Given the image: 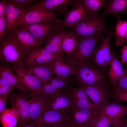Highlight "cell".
Segmentation results:
<instances>
[{"instance_id": "1", "label": "cell", "mask_w": 127, "mask_h": 127, "mask_svg": "<svg viewBox=\"0 0 127 127\" xmlns=\"http://www.w3.org/2000/svg\"><path fill=\"white\" fill-rule=\"evenodd\" d=\"M0 60L14 65L22 64L26 54L20 45L13 32L0 43Z\"/></svg>"}, {"instance_id": "2", "label": "cell", "mask_w": 127, "mask_h": 127, "mask_svg": "<svg viewBox=\"0 0 127 127\" xmlns=\"http://www.w3.org/2000/svg\"><path fill=\"white\" fill-rule=\"evenodd\" d=\"M105 17L98 14L89 16L82 20L73 28L80 39L102 34L109 31L105 23Z\"/></svg>"}, {"instance_id": "3", "label": "cell", "mask_w": 127, "mask_h": 127, "mask_svg": "<svg viewBox=\"0 0 127 127\" xmlns=\"http://www.w3.org/2000/svg\"><path fill=\"white\" fill-rule=\"evenodd\" d=\"M75 75L79 87L105 83L101 70L89 62L76 66Z\"/></svg>"}, {"instance_id": "4", "label": "cell", "mask_w": 127, "mask_h": 127, "mask_svg": "<svg viewBox=\"0 0 127 127\" xmlns=\"http://www.w3.org/2000/svg\"><path fill=\"white\" fill-rule=\"evenodd\" d=\"M103 37L102 34L80 39L77 48L69 57L76 66L89 62L99 41Z\"/></svg>"}, {"instance_id": "5", "label": "cell", "mask_w": 127, "mask_h": 127, "mask_svg": "<svg viewBox=\"0 0 127 127\" xmlns=\"http://www.w3.org/2000/svg\"><path fill=\"white\" fill-rule=\"evenodd\" d=\"M113 32L109 31L107 36L103 37L100 40L99 46L95 49L93 55L94 63L101 69H105L110 65L116 56V52L113 51L110 45L111 38Z\"/></svg>"}, {"instance_id": "6", "label": "cell", "mask_w": 127, "mask_h": 127, "mask_svg": "<svg viewBox=\"0 0 127 127\" xmlns=\"http://www.w3.org/2000/svg\"><path fill=\"white\" fill-rule=\"evenodd\" d=\"M70 87L64 91L62 90H58L49 96V108L66 113L75 107L74 96Z\"/></svg>"}, {"instance_id": "7", "label": "cell", "mask_w": 127, "mask_h": 127, "mask_svg": "<svg viewBox=\"0 0 127 127\" xmlns=\"http://www.w3.org/2000/svg\"><path fill=\"white\" fill-rule=\"evenodd\" d=\"M73 7L64 15L63 21L57 26V31L64 30L66 27L73 28L80 22L91 16L87 12L81 0H75L71 5Z\"/></svg>"}, {"instance_id": "8", "label": "cell", "mask_w": 127, "mask_h": 127, "mask_svg": "<svg viewBox=\"0 0 127 127\" xmlns=\"http://www.w3.org/2000/svg\"><path fill=\"white\" fill-rule=\"evenodd\" d=\"M9 96V103L16 112L18 118L17 127H20L28 121L30 99H28V96L18 92H12Z\"/></svg>"}, {"instance_id": "9", "label": "cell", "mask_w": 127, "mask_h": 127, "mask_svg": "<svg viewBox=\"0 0 127 127\" xmlns=\"http://www.w3.org/2000/svg\"><path fill=\"white\" fill-rule=\"evenodd\" d=\"M12 68L15 74L29 92V97L40 94L43 84L41 80L29 72L21 64L14 65Z\"/></svg>"}, {"instance_id": "10", "label": "cell", "mask_w": 127, "mask_h": 127, "mask_svg": "<svg viewBox=\"0 0 127 127\" xmlns=\"http://www.w3.org/2000/svg\"><path fill=\"white\" fill-rule=\"evenodd\" d=\"M30 97L27 122L41 123L42 115L48 108V97L42 94H38Z\"/></svg>"}, {"instance_id": "11", "label": "cell", "mask_w": 127, "mask_h": 127, "mask_svg": "<svg viewBox=\"0 0 127 127\" xmlns=\"http://www.w3.org/2000/svg\"><path fill=\"white\" fill-rule=\"evenodd\" d=\"M6 1L5 36L14 31L20 24L26 12L24 8L16 4L11 0Z\"/></svg>"}, {"instance_id": "12", "label": "cell", "mask_w": 127, "mask_h": 127, "mask_svg": "<svg viewBox=\"0 0 127 127\" xmlns=\"http://www.w3.org/2000/svg\"><path fill=\"white\" fill-rule=\"evenodd\" d=\"M62 56L52 52L43 47H40L28 53L26 55L22 65L28 66L51 62Z\"/></svg>"}, {"instance_id": "13", "label": "cell", "mask_w": 127, "mask_h": 127, "mask_svg": "<svg viewBox=\"0 0 127 127\" xmlns=\"http://www.w3.org/2000/svg\"><path fill=\"white\" fill-rule=\"evenodd\" d=\"M74 0H39L29 6L25 10L27 12L35 9H40L48 12H54L60 13L66 10L71 5Z\"/></svg>"}, {"instance_id": "14", "label": "cell", "mask_w": 127, "mask_h": 127, "mask_svg": "<svg viewBox=\"0 0 127 127\" xmlns=\"http://www.w3.org/2000/svg\"><path fill=\"white\" fill-rule=\"evenodd\" d=\"M21 47L26 55L40 47L43 43L38 41L28 31L19 25L13 31Z\"/></svg>"}, {"instance_id": "15", "label": "cell", "mask_w": 127, "mask_h": 127, "mask_svg": "<svg viewBox=\"0 0 127 127\" xmlns=\"http://www.w3.org/2000/svg\"><path fill=\"white\" fill-rule=\"evenodd\" d=\"M59 13L48 12L40 9L26 12L20 25L43 23L52 24L56 22V18Z\"/></svg>"}, {"instance_id": "16", "label": "cell", "mask_w": 127, "mask_h": 127, "mask_svg": "<svg viewBox=\"0 0 127 127\" xmlns=\"http://www.w3.org/2000/svg\"><path fill=\"white\" fill-rule=\"evenodd\" d=\"M98 111V110L81 109L75 107L69 110L66 113L67 120L72 126L85 127L90 117Z\"/></svg>"}, {"instance_id": "17", "label": "cell", "mask_w": 127, "mask_h": 127, "mask_svg": "<svg viewBox=\"0 0 127 127\" xmlns=\"http://www.w3.org/2000/svg\"><path fill=\"white\" fill-rule=\"evenodd\" d=\"M81 87L94 102V104L99 108L109 103L107 89L105 83Z\"/></svg>"}, {"instance_id": "18", "label": "cell", "mask_w": 127, "mask_h": 127, "mask_svg": "<svg viewBox=\"0 0 127 127\" xmlns=\"http://www.w3.org/2000/svg\"><path fill=\"white\" fill-rule=\"evenodd\" d=\"M20 25L31 33L38 41L42 43L58 25L56 22L52 24L39 23Z\"/></svg>"}, {"instance_id": "19", "label": "cell", "mask_w": 127, "mask_h": 127, "mask_svg": "<svg viewBox=\"0 0 127 127\" xmlns=\"http://www.w3.org/2000/svg\"><path fill=\"white\" fill-rule=\"evenodd\" d=\"M12 71V67L7 65L1 64L0 77L6 81L11 86L17 89L21 94L28 96V91Z\"/></svg>"}, {"instance_id": "20", "label": "cell", "mask_w": 127, "mask_h": 127, "mask_svg": "<svg viewBox=\"0 0 127 127\" xmlns=\"http://www.w3.org/2000/svg\"><path fill=\"white\" fill-rule=\"evenodd\" d=\"M55 74L63 78L74 75L76 66L69 57L57 59L51 62Z\"/></svg>"}, {"instance_id": "21", "label": "cell", "mask_w": 127, "mask_h": 127, "mask_svg": "<svg viewBox=\"0 0 127 127\" xmlns=\"http://www.w3.org/2000/svg\"><path fill=\"white\" fill-rule=\"evenodd\" d=\"M124 118H112L100 113L99 111L92 116L86 127H121Z\"/></svg>"}, {"instance_id": "22", "label": "cell", "mask_w": 127, "mask_h": 127, "mask_svg": "<svg viewBox=\"0 0 127 127\" xmlns=\"http://www.w3.org/2000/svg\"><path fill=\"white\" fill-rule=\"evenodd\" d=\"M65 32L64 30L57 31L55 28L46 38L43 48L52 52L62 56L63 53L62 50L61 44Z\"/></svg>"}, {"instance_id": "23", "label": "cell", "mask_w": 127, "mask_h": 127, "mask_svg": "<svg viewBox=\"0 0 127 127\" xmlns=\"http://www.w3.org/2000/svg\"><path fill=\"white\" fill-rule=\"evenodd\" d=\"M51 62L24 67L29 72L41 80L43 83L49 81L55 74Z\"/></svg>"}, {"instance_id": "24", "label": "cell", "mask_w": 127, "mask_h": 127, "mask_svg": "<svg viewBox=\"0 0 127 127\" xmlns=\"http://www.w3.org/2000/svg\"><path fill=\"white\" fill-rule=\"evenodd\" d=\"M70 86L68 78H63L56 75L49 81L43 83L40 94L49 96L58 90L67 89Z\"/></svg>"}, {"instance_id": "25", "label": "cell", "mask_w": 127, "mask_h": 127, "mask_svg": "<svg viewBox=\"0 0 127 127\" xmlns=\"http://www.w3.org/2000/svg\"><path fill=\"white\" fill-rule=\"evenodd\" d=\"M68 120L66 113L48 108L43 113L41 123L52 127H57Z\"/></svg>"}, {"instance_id": "26", "label": "cell", "mask_w": 127, "mask_h": 127, "mask_svg": "<svg viewBox=\"0 0 127 127\" xmlns=\"http://www.w3.org/2000/svg\"><path fill=\"white\" fill-rule=\"evenodd\" d=\"M99 112L110 117L121 119L127 114V105H124L116 103H109L100 107Z\"/></svg>"}, {"instance_id": "27", "label": "cell", "mask_w": 127, "mask_h": 127, "mask_svg": "<svg viewBox=\"0 0 127 127\" xmlns=\"http://www.w3.org/2000/svg\"><path fill=\"white\" fill-rule=\"evenodd\" d=\"M75 99V107L78 108L98 110L99 108L90 102L85 91L81 87L76 88L70 86Z\"/></svg>"}, {"instance_id": "28", "label": "cell", "mask_w": 127, "mask_h": 127, "mask_svg": "<svg viewBox=\"0 0 127 127\" xmlns=\"http://www.w3.org/2000/svg\"><path fill=\"white\" fill-rule=\"evenodd\" d=\"M73 32L66 31L62 38L61 44L63 52L70 57L77 47L79 40Z\"/></svg>"}, {"instance_id": "29", "label": "cell", "mask_w": 127, "mask_h": 127, "mask_svg": "<svg viewBox=\"0 0 127 127\" xmlns=\"http://www.w3.org/2000/svg\"><path fill=\"white\" fill-rule=\"evenodd\" d=\"M102 14L105 16L107 15H111L120 13L127 14V0H111L107 2Z\"/></svg>"}, {"instance_id": "30", "label": "cell", "mask_w": 127, "mask_h": 127, "mask_svg": "<svg viewBox=\"0 0 127 127\" xmlns=\"http://www.w3.org/2000/svg\"><path fill=\"white\" fill-rule=\"evenodd\" d=\"M110 65L108 75L110 83L113 86L123 76L124 74L125 70L123 69L121 63L116 56L113 58Z\"/></svg>"}, {"instance_id": "31", "label": "cell", "mask_w": 127, "mask_h": 127, "mask_svg": "<svg viewBox=\"0 0 127 127\" xmlns=\"http://www.w3.org/2000/svg\"><path fill=\"white\" fill-rule=\"evenodd\" d=\"M127 33V21L121 19L119 16H117V24L115 31L113 34L115 39V44L117 46L123 45L126 41Z\"/></svg>"}, {"instance_id": "32", "label": "cell", "mask_w": 127, "mask_h": 127, "mask_svg": "<svg viewBox=\"0 0 127 127\" xmlns=\"http://www.w3.org/2000/svg\"><path fill=\"white\" fill-rule=\"evenodd\" d=\"M0 121L2 127H16L18 119L16 112L12 108H6L3 112Z\"/></svg>"}, {"instance_id": "33", "label": "cell", "mask_w": 127, "mask_h": 127, "mask_svg": "<svg viewBox=\"0 0 127 127\" xmlns=\"http://www.w3.org/2000/svg\"><path fill=\"white\" fill-rule=\"evenodd\" d=\"M86 9L91 15L98 14L99 9L104 8L107 1L105 0H81Z\"/></svg>"}, {"instance_id": "34", "label": "cell", "mask_w": 127, "mask_h": 127, "mask_svg": "<svg viewBox=\"0 0 127 127\" xmlns=\"http://www.w3.org/2000/svg\"><path fill=\"white\" fill-rule=\"evenodd\" d=\"M114 93L122 91H127V63L124 74L122 77L113 86Z\"/></svg>"}, {"instance_id": "35", "label": "cell", "mask_w": 127, "mask_h": 127, "mask_svg": "<svg viewBox=\"0 0 127 127\" xmlns=\"http://www.w3.org/2000/svg\"><path fill=\"white\" fill-rule=\"evenodd\" d=\"M14 89L6 81L0 77V96L9 95Z\"/></svg>"}, {"instance_id": "36", "label": "cell", "mask_w": 127, "mask_h": 127, "mask_svg": "<svg viewBox=\"0 0 127 127\" xmlns=\"http://www.w3.org/2000/svg\"><path fill=\"white\" fill-rule=\"evenodd\" d=\"M6 25V16L0 17V43L2 41L5 37Z\"/></svg>"}, {"instance_id": "37", "label": "cell", "mask_w": 127, "mask_h": 127, "mask_svg": "<svg viewBox=\"0 0 127 127\" xmlns=\"http://www.w3.org/2000/svg\"><path fill=\"white\" fill-rule=\"evenodd\" d=\"M114 97L117 102H127V91H119L114 93Z\"/></svg>"}, {"instance_id": "38", "label": "cell", "mask_w": 127, "mask_h": 127, "mask_svg": "<svg viewBox=\"0 0 127 127\" xmlns=\"http://www.w3.org/2000/svg\"><path fill=\"white\" fill-rule=\"evenodd\" d=\"M15 4L18 6L24 8L28 5L36 1L35 0H11Z\"/></svg>"}, {"instance_id": "39", "label": "cell", "mask_w": 127, "mask_h": 127, "mask_svg": "<svg viewBox=\"0 0 127 127\" xmlns=\"http://www.w3.org/2000/svg\"><path fill=\"white\" fill-rule=\"evenodd\" d=\"M9 95L0 96V113L1 114L6 109V103Z\"/></svg>"}, {"instance_id": "40", "label": "cell", "mask_w": 127, "mask_h": 127, "mask_svg": "<svg viewBox=\"0 0 127 127\" xmlns=\"http://www.w3.org/2000/svg\"><path fill=\"white\" fill-rule=\"evenodd\" d=\"M121 63H127V45H123L121 50Z\"/></svg>"}, {"instance_id": "41", "label": "cell", "mask_w": 127, "mask_h": 127, "mask_svg": "<svg viewBox=\"0 0 127 127\" xmlns=\"http://www.w3.org/2000/svg\"><path fill=\"white\" fill-rule=\"evenodd\" d=\"M6 0L0 1V17L5 16L6 13Z\"/></svg>"}, {"instance_id": "42", "label": "cell", "mask_w": 127, "mask_h": 127, "mask_svg": "<svg viewBox=\"0 0 127 127\" xmlns=\"http://www.w3.org/2000/svg\"><path fill=\"white\" fill-rule=\"evenodd\" d=\"M57 127H72V125L67 120Z\"/></svg>"}, {"instance_id": "43", "label": "cell", "mask_w": 127, "mask_h": 127, "mask_svg": "<svg viewBox=\"0 0 127 127\" xmlns=\"http://www.w3.org/2000/svg\"><path fill=\"white\" fill-rule=\"evenodd\" d=\"M28 123V122H27ZM36 123L32 122H28L20 127H35Z\"/></svg>"}, {"instance_id": "44", "label": "cell", "mask_w": 127, "mask_h": 127, "mask_svg": "<svg viewBox=\"0 0 127 127\" xmlns=\"http://www.w3.org/2000/svg\"><path fill=\"white\" fill-rule=\"evenodd\" d=\"M35 127H52L42 123H36Z\"/></svg>"}, {"instance_id": "45", "label": "cell", "mask_w": 127, "mask_h": 127, "mask_svg": "<svg viewBox=\"0 0 127 127\" xmlns=\"http://www.w3.org/2000/svg\"><path fill=\"white\" fill-rule=\"evenodd\" d=\"M121 127H127V119L124 118L123 124Z\"/></svg>"}, {"instance_id": "46", "label": "cell", "mask_w": 127, "mask_h": 127, "mask_svg": "<svg viewBox=\"0 0 127 127\" xmlns=\"http://www.w3.org/2000/svg\"><path fill=\"white\" fill-rule=\"evenodd\" d=\"M126 41H127V35L126 36Z\"/></svg>"}, {"instance_id": "47", "label": "cell", "mask_w": 127, "mask_h": 127, "mask_svg": "<svg viewBox=\"0 0 127 127\" xmlns=\"http://www.w3.org/2000/svg\"><path fill=\"white\" fill-rule=\"evenodd\" d=\"M72 126V127H86L85 126H81V127H76L73 126Z\"/></svg>"}]
</instances>
